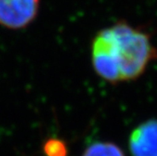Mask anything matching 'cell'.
<instances>
[{
	"label": "cell",
	"mask_w": 157,
	"mask_h": 156,
	"mask_svg": "<svg viewBox=\"0 0 157 156\" xmlns=\"http://www.w3.org/2000/svg\"><path fill=\"white\" fill-rule=\"evenodd\" d=\"M132 156H157V120H149L136 127L130 135Z\"/></svg>",
	"instance_id": "3"
},
{
	"label": "cell",
	"mask_w": 157,
	"mask_h": 156,
	"mask_svg": "<svg viewBox=\"0 0 157 156\" xmlns=\"http://www.w3.org/2000/svg\"><path fill=\"white\" fill-rule=\"evenodd\" d=\"M41 0H0V25L21 29L38 16Z\"/></svg>",
	"instance_id": "2"
},
{
	"label": "cell",
	"mask_w": 157,
	"mask_h": 156,
	"mask_svg": "<svg viewBox=\"0 0 157 156\" xmlns=\"http://www.w3.org/2000/svg\"><path fill=\"white\" fill-rule=\"evenodd\" d=\"M82 156H125V154L115 143L95 142L85 149Z\"/></svg>",
	"instance_id": "4"
},
{
	"label": "cell",
	"mask_w": 157,
	"mask_h": 156,
	"mask_svg": "<svg viewBox=\"0 0 157 156\" xmlns=\"http://www.w3.org/2000/svg\"><path fill=\"white\" fill-rule=\"evenodd\" d=\"M44 151L47 156H66L67 154L66 145L58 139L47 141L44 145Z\"/></svg>",
	"instance_id": "5"
},
{
	"label": "cell",
	"mask_w": 157,
	"mask_h": 156,
	"mask_svg": "<svg viewBox=\"0 0 157 156\" xmlns=\"http://www.w3.org/2000/svg\"><path fill=\"white\" fill-rule=\"evenodd\" d=\"M157 50L144 31L119 21L99 31L91 44V63L95 73L109 83L139 78Z\"/></svg>",
	"instance_id": "1"
}]
</instances>
